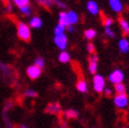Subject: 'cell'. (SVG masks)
<instances>
[{
	"label": "cell",
	"mask_w": 129,
	"mask_h": 128,
	"mask_svg": "<svg viewBox=\"0 0 129 128\" xmlns=\"http://www.w3.org/2000/svg\"><path fill=\"white\" fill-rule=\"evenodd\" d=\"M16 27H17L18 37L25 42H29L30 38H31V33H30L28 25H26L23 22H20V21H16Z\"/></svg>",
	"instance_id": "cell-1"
},
{
	"label": "cell",
	"mask_w": 129,
	"mask_h": 128,
	"mask_svg": "<svg viewBox=\"0 0 129 128\" xmlns=\"http://www.w3.org/2000/svg\"><path fill=\"white\" fill-rule=\"evenodd\" d=\"M105 79L104 77L101 75H94L93 80H92V85H93V89L95 92L98 93H102L105 89Z\"/></svg>",
	"instance_id": "cell-2"
},
{
	"label": "cell",
	"mask_w": 129,
	"mask_h": 128,
	"mask_svg": "<svg viewBox=\"0 0 129 128\" xmlns=\"http://www.w3.org/2000/svg\"><path fill=\"white\" fill-rule=\"evenodd\" d=\"M113 103L115 107L119 109H124L128 106L129 100L126 93H122V94H115V97L113 98Z\"/></svg>",
	"instance_id": "cell-3"
},
{
	"label": "cell",
	"mask_w": 129,
	"mask_h": 128,
	"mask_svg": "<svg viewBox=\"0 0 129 128\" xmlns=\"http://www.w3.org/2000/svg\"><path fill=\"white\" fill-rule=\"evenodd\" d=\"M108 80L112 84H119V83H123L124 80V73L121 69H114L113 72L108 76Z\"/></svg>",
	"instance_id": "cell-4"
},
{
	"label": "cell",
	"mask_w": 129,
	"mask_h": 128,
	"mask_svg": "<svg viewBox=\"0 0 129 128\" xmlns=\"http://www.w3.org/2000/svg\"><path fill=\"white\" fill-rule=\"evenodd\" d=\"M61 105L60 103H58V102H51V103L47 104L46 108H45V112L46 113H49V114H61Z\"/></svg>",
	"instance_id": "cell-5"
},
{
	"label": "cell",
	"mask_w": 129,
	"mask_h": 128,
	"mask_svg": "<svg viewBox=\"0 0 129 128\" xmlns=\"http://www.w3.org/2000/svg\"><path fill=\"white\" fill-rule=\"evenodd\" d=\"M98 56L95 54H92L91 56L89 57V60H88V70L90 74L95 75L96 73V69H98Z\"/></svg>",
	"instance_id": "cell-6"
},
{
	"label": "cell",
	"mask_w": 129,
	"mask_h": 128,
	"mask_svg": "<svg viewBox=\"0 0 129 128\" xmlns=\"http://www.w3.org/2000/svg\"><path fill=\"white\" fill-rule=\"evenodd\" d=\"M42 73V69L37 67L36 65H31V66H28L27 69H26V74L28 76V78L31 79V80H36L40 77Z\"/></svg>",
	"instance_id": "cell-7"
},
{
	"label": "cell",
	"mask_w": 129,
	"mask_h": 128,
	"mask_svg": "<svg viewBox=\"0 0 129 128\" xmlns=\"http://www.w3.org/2000/svg\"><path fill=\"white\" fill-rule=\"evenodd\" d=\"M55 43L60 49L64 50L67 46V37L64 34L59 35V36H55Z\"/></svg>",
	"instance_id": "cell-8"
},
{
	"label": "cell",
	"mask_w": 129,
	"mask_h": 128,
	"mask_svg": "<svg viewBox=\"0 0 129 128\" xmlns=\"http://www.w3.org/2000/svg\"><path fill=\"white\" fill-rule=\"evenodd\" d=\"M109 5L115 13H121L123 11V3L121 0H109Z\"/></svg>",
	"instance_id": "cell-9"
},
{
	"label": "cell",
	"mask_w": 129,
	"mask_h": 128,
	"mask_svg": "<svg viewBox=\"0 0 129 128\" xmlns=\"http://www.w3.org/2000/svg\"><path fill=\"white\" fill-rule=\"evenodd\" d=\"M87 10L91 15H98L99 14V5L96 4L95 1L90 0L87 2Z\"/></svg>",
	"instance_id": "cell-10"
},
{
	"label": "cell",
	"mask_w": 129,
	"mask_h": 128,
	"mask_svg": "<svg viewBox=\"0 0 129 128\" xmlns=\"http://www.w3.org/2000/svg\"><path fill=\"white\" fill-rule=\"evenodd\" d=\"M119 49L123 54H127L129 52V41L126 38H122L119 41Z\"/></svg>",
	"instance_id": "cell-11"
},
{
	"label": "cell",
	"mask_w": 129,
	"mask_h": 128,
	"mask_svg": "<svg viewBox=\"0 0 129 128\" xmlns=\"http://www.w3.org/2000/svg\"><path fill=\"white\" fill-rule=\"evenodd\" d=\"M77 89H78V91L82 92V93H85L87 92L88 90V86H87V83L85 80H83V79H80L78 82H77V85H76Z\"/></svg>",
	"instance_id": "cell-12"
},
{
	"label": "cell",
	"mask_w": 129,
	"mask_h": 128,
	"mask_svg": "<svg viewBox=\"0 0 129 128\" xmlns=\"http://www.w3.org/2000/svg\"><path fill=\"white\" fill-rule=\"evenodd\" d=\"M119 24L121 26L122 31H123V34L128 36L129 35V23L125 20L124 18H119Z\"/></svg>",
	"instance_id": "cell-13"
},
{
	"label": "cell",
	"mask_w": 129,
	"mask_h": 128,
	"mask_svg": "<svg viewBox=\"0 0 129 128\" xmlns=\"http://www.w3.org/2000/svg\"><path fill=\"white\" fill-rule=\"evenodd\" d=\"M63 116L67 120H73V119H77L79 117V112L75 109H67V110L64 111Z\"/></svg>",
	"instance_id": "cell-14"
},
{
	"label": "cell",
	"mask_w": 129,
	"mask_h": 128,
	"mask_svg": "<svg viewBox=\"0 0 129 128\" xmlns=\"http://www.w3.org/2000/svg\"><path fill=\"white\" fill-rule=\"evenodd\" d=\"M59 24L63 25V26H69V21H68V18H67V13L65 12H61L59 14Z\"/></svg>",
	"instance_id": "cell-15"
},
{
	"label": "cell",
	"mask_w": 129,
	"mask_h": 128,
	"mask_svg": "<svg viewBox=\"0 0 129 128\" xmlns=\"http://www.w3.org/2000/svg\"><path fill=\"white\" fill-rule=\"evenodd\" d=\"M67 18H68V21H69V24L70 25H73V24H76V23H78L79 21V16L77 13L73 12V11H69L67 13Z\"/></svg>",
	"instance_id": "cell-16"
},
{
	"label": "cell",
	"mask_w": 129,
	"mask_h": 128,
	"mask_svg": "<svg viewBox=\"0 0 129 128\" xmlns=\"http://www.w3.org/2000/svg\"><path fill=\"white\" fill-rule=\"evenodd\" d=\"M29 25L31 27H34V28H39V27L42 26V20L39 17H34V18L30 19Z\"/></svg>",
	"instance_id": "cell-17"
},
{
	"label": "cell",
	"mask_w": 129,
	"mask_h": 128,
	"mask_svg": "<svg viewBox=\"0 0 129 128\" xmlns=\"http://www.w3.org/2000/svg\"><path fill=\"white\" fill-rule=\"evenodd\" d=\"M84 36H85V38L87 40H92L93 38H95V36H96V31L92 28H88L84 31Z\"/></svg>",
	"instance_id": "cell-18"
},
{
	"label": "cell",
	"mask_w": 129,
	"mask_h": 128,
	"mask_svg": "<svg viewBox=\"0 0 129 128\" xmlns=\"http://www.w3.org/2000/svg\"><path fill=\"white\" fill-rule=\"evenodd\" d=\"M114 91L117 92V94H122V93H126V86L123 83H119V84L114 85Z\"/></svg>",
	"instance_id": "cell-19"
},
{
	"label": "cell",
	"mask_w": 129,
	"mask_h": 128,
	"mask_svg": "<svg viewBox=\"0 0 129 128\" xmlns=\"http://www.w3.org/2000/svg\"><path fill=\"white\" fill-rule=\"evenodd\" d=\"M37 2L46 10H49L51 8V5H54L53 0H37Z\"/></svg>",
	"instance_id": "cell-20"
},
{
	"label": "cell",
	"mask_w": 129,
	"mask_h": 128,
	"mask_svg": "<svg viewBox=\"0 0 129 128\" xmlns=\"http://www.w3.org/2000/svg\"><path fill=\"white\" fill-rule=\"evenodd\" d=\"M70 60V56L67 52H61L59 55V61L62 63H67Z\"/></svg>",
	"instance_id": "cell-21"
},
{
	"label": "cell",
	"mask_w": 129,
	"mask_h": 128,
	"mask_svg": "<svg viewBox=\"0 0 129 128\" xmlns=\"http://www.w3.org/2000/svg\"><path fill=\"white\" fill-rule=\"evenodd\" d=\"M19 10H20V12L25 16H30V14H31V9H30L29 5L21 6V8H19Z\"/></svg>",
	"instance_id": "cell-22"
},
{
	"label": "cell",
	"mask_w": 129,
	"mask_h": 128,
	"mask_svg": "<svg viewBox=\"0 0 129 128\" xmlns=\"http://www.w3.org/2000/svg\"><path fill=\"white\" fill-rule=\"evenodd\" d=\"M0 69H1V73L4 76H11V69L8 65H5L3 63H0Z\"/></svg>",
	"instance_id": "cell-23"
},
{
	"label": "cell",
	"mask_w": 129,
	"mask_h": 128,
	"mask_svg": "<svg viewBox=\"0 0 129 128\" xmlns=\"http://www.w3.org/2000/svg\"><path fill=\"white\" fill-rule=\"evenodd\" d=\"M113 23V19L110 17H103V25L105 27H110Z\"/></svg>",
	"instance_id": "cell-24"
},
{
	"label": "cell",
	"mask_w": 129,
	"mask_h": 128,
	"mask_svg": "<svg viewBox=\"0 0 129 128\" xmlns=\"http://www.w3.org/2000/svg\"><path fill=\"white\" fill-rule=\"evenodd\" d=\"M65 26H63V25H61V24H58L57 26H56V28H55V34H56V36H59V35H63L64 34V31H65Z\"/></svg>",
	"instance_id": "cell-25"
},
{
	"label": "cell",
	"mask_w": 129,
	"mask_h": 128,
	"mask_svg": "<svg viewBox=\"0 0 129 128\" xmlns=\"http://www.w3.org/2000/svg\"><path fill=\"white\" fill-rule=\"evenodd\" d=\"M13 1H14V3H15L17 6H19V8L29 4V0H13Z\"/></svg>",
	"instance_id": "cell-26"
},
{
	"label": "cell",
	"mask_w": 129,
	"mask_h": 128,
	"mask_svg": "<svg viewBox=\"0 0 129 128\" xmlns=\"http://www.w3.org/2000/svg\"><path fill=\"white\" fill-rule=\"evenodd\" d=\"M24 95H25V97H28V98H36V97H38V93L35 90L27 89V90L24 91Z\"/></svg>",
	"instance_id": "cell-27"
},
{
	"label": "cell",
	"mask_w": 129,
	"mask_h": 128,
	"mask_svg": "<svg viewBox=\"0 0 129 128\" xmlns=\"http://www.w3.org/2000/svg\"><path fill=\"white\" fill-rule=\"evenodd\" d=\"M34 65H36L37 67H39V68L42 69V68L44 67V60L41 58V57H39V58H37V59H36Z\"/></svg>",
	"instance_id": "cell-28"
},
{
	"label": "cell",
	"mask_w": 129,
	"mask_h": 128,
	"mask_svg": "<svg viewBox=\"0 0 129 128\" xmlns=\"http://www.w3.org/2000/svg\"><path fill=\"white\" fill-rule=\"evenodd\" d=\"M105 34H106L109 38H114V37H115L114 31H113L110 27H105Z\"/></svg>",
	"instance_id": "cell-29"
},
{
	"label": "cell",
	"mask_w": 129,
	"mask_h": 128,
	"mask_svg": "<svg viewBox=\"0 0 129 128\" xmlns=\"http://www.w3.org/2000/svg\"><path fill=\"white\" fill-rule=\"evenodd\" d=\"M53 2H54L55 5L59 6V8H61V9H65V8H66V4L63 3V2H61L60 0H53Z\"/></svg>",
	"instance_id": "cell-30"
},
{
	"label": "cell",
	"mask_w": 129,
	"mask_h": 128,
	"mask_svg": "<svg viewBox=\"0 0 129 128\" xmlns=\"http://www.w3.org/2000/svg\"><path fill=\"white\" fill-rule=\"evenodd\" d=\"M87 50H88V53L89 54H94V50H95V47H94V45L92 43H88L87 44Z\"/></svg>",
	"instance_id": "cell-31"
},
{
	"label": "cell",
	"mask_w": 129,
	"mask_h": 128,
	"mask_svg": "<svg viewBox=\"0 0 129 128\" xmlns=\"http://www.w3.org/2000/svg\"><path fill=\"white\" fill-rule=\"evenodd\" d=\"M103 92L105 93L106 97H110V95L112 94V89L108 88V87H105V89H104V91H103Z\"/></svg>",
	"instance_id": "cell-32"
},
{
	"label": "cell",
	"mask_w": 129,
	"mask_h": 128,
	"mask_svg": "<svg viewBox=\"0 0 129 128\" xmlns=\"http://www.w3.org/2000/svg\"><path fill=\"white\" fill-rule=\"evenodd\" d=\"M60 128H67V123H66L65 120L61 119V121H60Z\"/></svg>",
	"instance_id": "cell-33"
},
{
	"label": "cell",
	"mask_w": 129,
	"mask_h": 128,
	"mask_svg": "<svg viewBox=\"0 0 129 128\" xmlns=\"http://www.w3.org/2000/svg\"><path fill=\"white\" fill-rule=\"evenodd\" d=\"M18 128H28V126L25 125V124H20V125L18 126Z\"/></svg>",
	"instance_id": "cell-34"
},
{
	"label": "cell",
	"mask_w": 129,
	"mask_h": 128,
	"mask_svg": "<svg viewBox=\"0 0 129 128\" xmlns=\"http://www.w3.org/2000/svg\"><path fill=\"white\" fill-rule=\"evenodd\" d=\"M67 29H68L69 31H74V30H75V28H74L73 25H69V26H67Z\"/></svg>",
	"instance_id": "cell-35"
},
{
	"label": "cell",
	"mask_w": 129,
	"mask_h": 128,
	"mask_svg": "<svg viewBox=\"0 0 129 128\" xmlns=\"http://www.w3.org/2000/svg\"><path fill=\"white\" fill-rule=\"evenodd\" d=\"M90 128H95V127H90Z\"/></svg>",
	"instance_id": "cell-36"
}]
</instances>
